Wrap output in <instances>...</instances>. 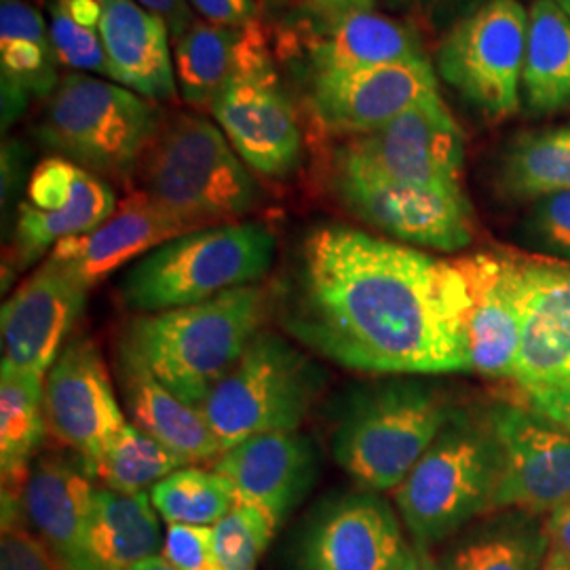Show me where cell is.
<instances>
[{
	"label": "cell",
	"mask_w": 570,
	"mask_h": 570,
	"mask_svg": "<svg viewBox=\"0 0 570 570\" xmlns=\"http://www.w3.org/2000/svg\"><path fill=\"white\" fill-rule=\"evenodd\" d=\"M122 402L131 423L184 465L218 461L225 452L199 407L188 406L142 367L119 360Z\"/></svg>",
	"instance_id": "26"
},
{
	"label": "cell",
	"mask_w": 570,
	"mask_h": 570,
	"mask_svg": "<svg viewBox=\"0 0 570 570\" xmlns=\"http://www.w3.org/2000/svg\"><path fill=\"white\" fill-rule=\"evenodd\" d=\"M81 463L91 480L96 478L106 489L121 492L153 489L176 469L186 468L176 454L134 423H125L104 442L102 449L81 459Z\"/></svg>",
	"instance_id": "34"
},
{
	"label": "cell",
	"mask_w": 570,
	"mask_h": 570,
	"mask_svg": "<svg viewBox=\"0 0 570 570\" xmlns=\"http://www.w3.org/2000/svg\"><path fill=\"white\" fill-rule=\"evenodd\" d=\"M129 570H176L167 560L164 558V553H159V556H153V558H148V560H142L140 564H136V567H131Z\"/></svg>",
	"instance_id": "48"
},
{
	"label": "cell",
	"mask_w": 570,
	"mask_h": 570,
	"mask_svg": "<svg viewBox=\"0 0 570 570\" xmlns=\"http://www.w3.org/2000/svg\"><path fill=\"white\" fill-rule=\"evenodd\" d=\"M2 129L20 117L30 96L49 98L60 85V60L49 26L28 0H0Z\"/></svg>",
	"instance_id": "25"
},
{
	"label": "cell",
	"mask_w": 570,
	"mask_h": 570,
	"mask_svg": "<svg viewBox=\"0 0 570 570\" xmlns=\"http://www.w3.org/2000/svg\"><path fill=\"white\" fill-rule=\"evenodd\" d=\"M150 501L165 524L216 527L239 501L233 484L214 469H176L150 489Z\"/></svg>",
	"instance_id": "35"
},
{
	"label": "cell",
	"mask_w": 570,
	"mask_h": 570,
	"mask_svg": "<svg viewBox=\"0 0 570 570\" xmlns=\"http://www.w3.org/2000/svg\"><path fill=\"white\" fill-rule=\"evenodd\" d=\"M212 469L233 484L242 501L268 511L282 527L313 489L320 456L301 431H273L225 450Z\"/></svg>",
	"instance_id": "21"
},
{
	"label": "cell",
	"mask_w": 570,
	"mask_h": 570,
	"mask_svg": "<svg viewBox=\"0 0 570 570\" xmlns=\"http://www.w3.org/2000/svg\"><path fill=\"white\" fill-rule=\"evenodd\" d=\"M159 110L119 82L70 72L45 106L37 136L104 180L131 178L161 127Z\"/></svg>",
	"instance_id": "7"
},
{
	"label": "cell",
	"mask_w": 570,
	"mask_h": 570,
	"mask_svg": "<svg viewBox=\"0 0 570 570\" xmlns=\"http://www.w3.org/2000/svg\"><path fill=\"white\" fill-rule=\"evenodd\" d=\"M414 58H425L416 32L376 11L353 13L313 30V41L308 45L313 72L357 70Z\"/></svg>",
	"instance_id": "28"
},
{
	"label": "cell",
	"mask_w": 570,
	"mask_h": 570,
	"mask_svg": "<svg viewBox=\"0 0 570 570\" xmlns=\"http://www.w3.org/2000/svg\"><path fill=\"white\" fill-rule=\"evenodd\" d=\"M438 94V79L425 56L357 70L313 72L308 104L324 131L351 138L387 125Z\"/></svg>",
	"instance_id": "16"
},
{
	"label": "cell",
	"mask_w": 570,
	"mask_h": 570,
	"mask_svg": "<svg viewBox=\"0 0 570 570\" xmlns=\"http://www.w3.org/2000/svg\"><path fill=\"white\" fill-rule=\"evenodd\" d=\"M216 125L247 167L285 178L303 161V129L296 108L268 53L261 26L245 30L233 77L212 106Z\"/></svg>",
	"instance_id": "9"
},
{
	"label": "cell",
	"mask_w": 570,
	"mask_h": 570,
	"mask_svg": "<svg viewBox=\"0 0 570 570\" xmlns=\"http://www.w3.org/2000/svg\"><path fill=\"white\" fill-rule=\"evenodd\" d=\"M465 136L442 96L330 150L327 164L389 183L461 190Z\"/></svg>",
	"instance_id": "11"
},
{
	"label": "cell",
	"mask_w": 570,
	"mask_h": 570,
	"mask_svg": "<svg viewBox=\"0 0 570 570\" xmlns=\"http://www.w3.org/2000/svg\"><path fill=\"white\" fill-rule=\"evenodd\" d=\"M245 30L197 18L183 37L174 41L176 85L190 108L212 112V106L235 72Z\"/></svg>",
	"instance_id": "33"
},
{
	"label": "cell",
	"mask_w": 570,
	"mask_h": 570,
	"mask_svg": "<svg viewBox=\"0 0 570 570\" xmlns=\"http://www.w3.org/2000/svg\"><path fill=\"white\" fill-rule=\"evenodd\" d=\"M326 186L351 216L400 244L461 252L473 242V212L463 188L389 183L332 165Z\"/></svg>",
	"instance_id": "12"
},
{
	"label": "cell",
	"mask_w": 570,
	"mask_h": 570,
	"mask_svg": "<svg viewBox=\"0 0 570 570\" xmlns=\"http://www.w3.org/2000/svg\"><path fill=\"white\" fill-rule=\"evenodd\" d=\"M452 414L449 395L421 381L360 389L332 433L334 461L364 490L397 489Z\"/></svg>",
	"instance_id": "6"
},
{
	"label": "cell",
	"mask_w": 570,
	"mask_h": 570,
	"mask_svg": "<svg viewBox=\"0 0 570 570\" xmlns=\"http://www.w3.org/2000/svg\"><path fill=\"white\" fill-rule=\"evenodd\" d=\"M497 188L510 202H534L570 190V122L532 129L505 144Z\"/></svg>",
	"instance_id": "32"
},
{
	"label": "cell",
	"mask_w": 570,
	"mask_h": 570,
	"mask_svg": "<svg viewBox=\"0 0 570 570\" xmlns=\"http://www.w3.org/2000/svg\"><path fill=\"white\" fill-rule=\"evenodd\" d=\"M499 446L489 412L454 410L428 452L395 489L410 541L425 548L459 534L492 510Z\"/></svg>",
	"instance_id": "5"
},
{
	"label": "cell",
	"mask_w": 570,
	"mask_h": 570,
	"mask_svg": "<svg viewBox=\"0 0 570 570\" xmlns=\"http://www.w3.org/2000/svg\"><path fill=\"white\" fill-rule=\"evenodd\" d=\"M108 180L63 157L37 165L28 180L26 202L18 209L11 258L18 268L47 258L56 245L91 233L117 209Z\"/></svg>",
	"instance_id": "15"
},
{
	"label": "cell",
	"mask_w": 570,
	"mask_h": 570,
	"mask_svg": "<svg viewBox=\"0 0 570 570\" xmlns=\"http://www.w3.org/2000/svg\"><path fill=\"white\" fill-rule=\"evenodd\" d=\"M161 553L176 570H223L209 527L169 524Z\"/></svg>",
	"instance_id": "38"
},
{
	"label": "cell",
	"mask_w": 570,
	"mask_h": 570,
	"mask_svg": "<svg viewBox=\"0 0 570 570\" xmlns=\"http://www.w3.org/2000/svg\"><path fill=\"white\" fill-rule=\"evenodd\" d=\"M513 381L570 383V266L522 261V336Z\"/></svg>",
	"instance_id": "23"
},
{
	"label": "cell",
	"mask_w": 570,
	"mask_h": 570,
	"mask_svg": "<svg viewBox=\"0 0 570 570\" xmlns=\"http://www.w3.org/2000/svg\"><path fill=\"white\" fill-rule=\"evenodd\" d=\"M277 529L279 524L268 511L239 499L235 508L212 527L223 570H256Z\"/></svg>",
	"instance_id": "36"
},
{
	"label": "cell",
	"mask_w": 570,
	"mask_h": 570,
	"mask_svg": "<svg viewBox=\"0 0 570 570\" xmlns=\"http://www.w3.org/2000/svg\"><path fill=\"white\" fill-rule=\"evenodd\" d=\"M89 289L60 266H41L0 311L2 370L47 376L81 315Z\"/></svg>",
	"instance_id": "18"
},
{
	"label": "cell",
	"mask_w": 570,
	"mask_h": 570,
	"mask_svg": "<svg viewBox=\"0 0 570 570\" xmlns=\"http://www.w3.org/2000/svg\"><path fill=\"white\" fill-rule=\"evenodd\" d=\"M223 129L199 115L161 122L138 167L144 193L193 230L239 223L261 190Z\"/></svg>",
	"instance_id": "4"
},
{
	"label": "cell",
	"mask_w": 570,
	"mask_h": 570,
	"mask_svg": "<svg viewBox=\"0 0 570 570\" xmlns=\"http://www.w3.org/2000/svg\"><path fill=\"white\" fill-rule=\"evenodd\" d=\"M550 551L548 529L524 511L478 524L461 534L442 560V570H539Z\"/></svg>",
	"instance_id": "30"
},
{
	"label": "cell",
	"mask_w": 570,
	"mask_h": 570,
	"mask_svg": "<svg viewBox=\"0 0 570 570\" xmlns=\"http://www.w3.org/2000/svg\"><path fill=\"white\" fill-rule=\"evenodd\" d=\"M150 492L94 487L87 524L89 553L100 570H129L164 551L165 532Z\"/></svg>",
	"instance_id": "27"
},
{
	"label": "cell",
	"mask_w": 570,
	"mask_h": 570,
	"mask_svg": "<svg viewBox=\"0 0 570 570\" xmlns=\"http://www.w3.org/2000/svg\"><path fill=\"white\" fill-rule=\"evenodd\" d=\"M379 0H301V11L313 30L326 28L330 23L345 20L353 13L374 11Z\"/></svg>",
	"instance_id": "41"
},
{
	"label": "cell",
	"mask_w": 570,
	"mask_h": 570,
	"mask_svg": "<svg viewBox=\"0 0 570 570\" xmlns=\"http://www.w3.org/2000/svg\"><path fill=\"white\" fill-rule=\"evenodd\" d=\"M190 230L176 214L138 188L119 202L106 223L91 233L63 239L45 261L63 268L82 287L94 289L121 266L140 261L155 247Z\"/></svg>",
	"instance_id": "20"
},
{
	"label": "cell",
	"mask_w": 570,
	"mask_h": 570,
	"mask_svg": "<svg viewBox=\"0 0 570 570\" xmlns=\"http://www.w3.org/2000/svg\"><path fill=\"white\" fill-rule=\"evenodd\" d=\"M94 484L85 468L63 456H41L21 487L26 522L51 551L60 570H100L89 543V505Z\"/></svg>",
	"instance_id": "22"
},
{
	"label": "cell",
	"mask_w": 570,
	"mask_h": 570,
	"mask_svg": "<svg viewBox=\"0 0 570 570\" xmlns=\"http://www.w3.org/2000/svg\"><path fill=\"white\" fill-rule=\"evenodd\" d=\"M465 308L452 261L343 225L313 228L273 292V315L289 338L374 374L471 370Z\"/></svg>",
	"instance_id": "1"
},
{
	"label": "cell",
	"mask_w": 570,
	"mask_h": 570,
	"mask_svg": "<svg viewBox=\"0 0 570 570\" xmlns=\"http://www.w3.org/2000/svg\"><path fill=\"white\" fill-rule=\"evenodd\" d=\"M45 376L0 372V469L2 492L20 494L47 433Z\"/></svg>",
	"instance_id": "31"
},
{
	"label": "cell",
	"mask_w": 570,
	"mask_h": 570,
	"mask_svg": "<svg viewBox=\"0 0 570 570\" xmlns=\"http://www.w3.org/2000/svg\"><path fill=\"white\" fill-rule=\"evenodd\" d=\"M452 263L468 292L469 366L489 379H513L522 336V261L478 252Z\"/></svg>",
	"instance_id": "17"
},
{
	"label": "cell",
	"mask_w": 570,
	"mask_h": 570,
	"mask_svg": "<svg viewBox=\"0 0 570 570\" xmlns=\"http://www.w3.org/2000/svg\"><path fill=\"white\" fill-rule=\"evenodd\" d=\"M406 537L395 511L372 490L324 499L292 548L294 570H402Z\"/></svg>",
	"instance_id": "13"
},
{
	"label": "cell",
	"mask_w": 570,
	"mask_h": 570,
	"mask_svg": "<svg viewBox=\"0 0 570 570\" xmlns=\"http://www.w3.org/2000/svg\"><path fill=\"white\" fill-rule=\"evenodd\" d=\"M265 2L266 9H271V11H277V9H282L285 4H289L292 0H263Z\"/></svg>",
	"instance_id": "49"
},
{
	"label": "cell",
	"mask_w": 570,
	"mask_h": 570,
	"mask_svg": "<svg viewBox=\"0 0 570 570\" xmlns=\"http://www.w3.org/2000/svg\"><path fill=\"white\" fill-rule=\"evenodd\" d=\"M499 446L492 510L553 513L570 499V431L532 407L489 410Z\"/></svg>",
	"instance_id": "14"
},
{
	"label": "cell",
	"mask_w": 570,
	"mask_h": 570,
	"mask_svg": "<svg viewBox=\"0 0 570 570\" xmlns=\"http://www.w3.org/2000/svg\"><path fill=\"white\" fill-rule=\"evenodd\" d=\"M539 570H570V558L569 556H564L562 551L550 548Z\"/></svg>",
	"instance_id": "47"
},
{
	"label": "cell",
	"mask_w": 570,
	"mask_h": 570,
	"mask_svg": "<svg viewBox=\"0 0 570 570\" xmlns=\"http://www.w3.org/2000/svg\"><path fill=\"white\" fill-rule=\"evenodd\" d=\"M193 11L202 16V20L245 30L258 23V0H188Z\"/></svg>",
	"instance_id": "40"
},
{
	"label": "cell",
	"mask_w": 570,
	"mask_h": 570,
	"mask_svg": "<svg viewBox=\"0 0 570 570\" xmlns=\"http://www.w3.org/2000/svg\"><path fill=\"white\" fill-rule=\"evenodd\" d=\"M522 235L534 249L570 261V190L530 202Z\"/></svg>",
	"instance_id": "37"
},
{
	"label": "cell",
	"mask_w": 570,
	"mask_h": 570,
	"mask_svg": "<svg viewBox=\"0 0 570 570\" xmlns=\"http://www.w3.org/2000/svg\"><path fill=\"white\" fill-rule=\"evenodd\" d=\"M23 180V159L21 148L16 142L2 146V204L18 190Z\"/></svg>",
	"instance_id": "44"
},
{
	"label": "cell",
	"mask_w": 570,
	"mask_h": 570,
	"mask_svg": "<svg viewBox=\"0 0 570 570\" xmlns=\"http://www.w3.org/2000/svg\"><path fill=\"white\" fill-rule=\"evenodd\" d=\"M322 389L320 366L292 341L265 327L199 410L228 450L254 435L298 431Z\"/></svg>",
	"instance_id": "8"
},
{
	"label": "cell",
	"mask_w": 570,
	"mask_h": 570,
	"mask_svg": "<svg viewBox=\"0 0 570 570\" xmlns=\"http://www.w3.org/2000/svg\"><path fill=\"white\" fill-rule=\"evenodd\" d=\"M520 102L530 117L570 112V18L551 0H534L529 9Z\"/></svg>",
	"instance_id": "29"
},
{
	"label": "cell",
	"mask_w": 570,
	"mask_h": 570,
	"mask_svg": "<svg viewBox=\"0 0 570 570\" xmlns=\"http://www.w3.org/2000/svg\"><path fill=\"white\" fill-rule=\"evenodd\" d=\"M402 570H442V567H440V560L431 556L429 548L410 541Z\"/></svg>",
	"instance_id": "46"
},
{
	"label": "cell",
	"mask_w": 570,
	"mask_h": 570,
	"mask_svg": "<svg viewBox=\"0 0 570 570\" xmlns=\"http://www.w3.org/2000/svg\"><path fill=\"white\" fill-rule=\"evenodd\" d=\"M546 529L550 537V548L562 551L570 558V499L553 513H550Z\"/></svg>",
	"instance_id": "45"
},
{
	"label": "cell",
	"mask_w": 570,
	"mask_h": 570,
	"mask_svg": "<svg viewBox=\"0 0 570 570\" xmlns=\"http://www.w3.org/2000/svg\"><path fill=\"white\" fill-rule=\"evenodd\" d=\"M45 416L51 433L89 459L127 423L102 353L89 338H75L45 376Z\"/></svg>",
	"instance_id": "19"
},
{
	"label": "cell",
	"mask_w": 570,
	"mask_h": 570,
	"mask_svg": "<svg viewBox=\"0 0 570 570\" xmlns=\"http://www.w3.org/2000/svg\"><path fill=\"white\" fill-rule=\"evenodd\" d=\"M564 16H569L570 18V0H551Z\"/></svg>",
	"instance_id": "50"
},
{
	"label": "cell",
	"mask_w": 570,
	"mask_h": 570,
	"mask_svg": "<svg viewBox=\"0 0 570 570\" xmlns=\"http://www.w3.org/2000/svg\"><path fill=\"white\" fill-rule=\"evenodd\" d=\"M136 2L153 16H157L159 20L165 21L171 35V42L178 41L193 26V21L197 20L188 0H136Z\"/></svg>",
	"instance_id": "43"
},
{
	"label": "cell",
	"mask_w": 570,
	"mask_h": 570,
	"mask_svg": "<svg viewBox=\"0 0 570 570\" xmlns=\"http://www.w3.org/2000/svg\"><path fill=\"white\" fill-rule=\"evenodd\" d=\"M529 11L520 0H489L450 28L435 63L450 87L490 119H508L520 102Z\"/></svg>",
	"instance_id": "10"
},
{
	"label": "cell",
	"mask_w": 570,
	"mask_h": 570,
	"mask_svg": "<svg viewBox=\"0 0 570 570\" xmlns=\"http://www.w3.org/2000/svg\"><path fill=\"white\" fill-rule=\"evenodd\" d=\"M530 407L570 431V383L527 389Z\"/></svg>",
	"instance_id": "42"
},
{
	"label": "cell",
	"mask_w": 570,
	"mask_h": 570,
	"mask_svg": "<svg viewBox=\"0 0 570 570\" xmlns=\"http://www.w3.org/2000/svg\"><path fill=\"white\" fill-rule=\"evenodd\" d=\"M23 520L2 522L0 570H60L37 532L21 524Z\"/></svg>",
	"instance_id": "39"
},
{
	"label": "cell",
	"mask_w": 570,
	"mask_h": 570,
	"mask_svg": "<svg viewBox=\"0 0 570 570\" xmlns=\"http://www.w3.org/2000/svg\"><path fill=\"white\" fill-rule=\"evenodd\" d=\"M271 313L273 294L256 284L199 305L134 315L119 336V360L146 370L188 406L202 407Z\"/></svg>",
	"instance_id": "2"
},
{
	"label": "cell",
	"mask_w": 570,
	"mask_h": 570,
	"mask_svg": "<svg viewBox=\"0 0 570 570\" xmlns=\"http://www.w3.org/2000/svg\"><path fill=\"white\" fill-rule=\"evenodd\" d=\"M100 39L110 81L148 100L176 98L171 35L164 20L136 0H102Z\"/></svg>",
	"instance_id": "24"
},
{
	"label": "cell",
	"mask_w": 570,
	"mask_h": 570,
	"mask_svg": "<svg viewBox=\"0 0 570 570\" xmlns=\"http://www.w3.org/2000/svg\"><path fill=\"white\" fill-rule=\"evenodd\" d=\"M275 261V235L258 223H228L184 233L125 271L121 305L136 315L199 305L261 284Z\"/></svg>",
	"instance_id": "3"
}]
</instances>
